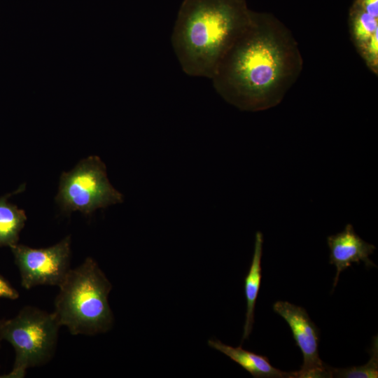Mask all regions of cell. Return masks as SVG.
<instances>
[{
    "label": "cell",
    "mask_w": 378,
    "mask_h": 378,
    "mask_svg": "<svg viewBox=\"0 0 378 378\" xmlns=\"http://www.w3.org/2000/svg\"><path fill=\"white\" fill-rule=\"evenodd\" d=\"M25 189L22 184L12 193L0 197V247L18 244L20 234L25 225L27 216L23 209L8 202L13 194L20 193Z\"/></svg>",
    "instance_id": "12"
},
{
    "label": "cell",
    "mask_w": 378,
    "mask_h": 378,
    "mask_svg": "<svg viewBox=\"0 0 378 378\" xmlns=\"http://www.w3.org/2000/svg\"><path fill=\"white\" fill-rule=\"evenodd\" d=\"M59 325L55 314L26 306L12 318L1 320L0 339L15 350L12 370L3 378H22L30 368L47 363L57 346Z\"/></svg>",
    "instance_id": "4"
},
{
    "label": "cell",
    "mask_w": 378,
    "mask_h": 378,
    "mask_svg": "<svg viewBox=\"0 0 378 378\" xmlns=\"http://www.w3.org/2000/svg\"><path fill=\"white\" fill-rule=\"evenodd\" d=\"M302 67L290 30L269 15L253 13L251 24L226 52L211 80L229 104L259 111L281 103Z\"/></svg>",
    "instance_id": "1"
},
{
    "label": "cell",
    "mask_w": 378,
    "mask_h": 378,
    "mask_svg": "<svg viewBox=\"0 0 378 378\" xmlns=\"http://www.w3.org/2000/svg\"><path fill=\"white\" fill-rule=\"evenodd\" d=\"M330 249V263L336 267L333 288L337 284L340 274L356 262H363L366 267H376L370 255L376 249L374 245L366 242L358 235L352 225L347 224L344 230L327 238Z\"/></svg>",
    "instance_id": "9"
},
{
    "label": "cell",
    "mask_w": 378,
    "mask_h": 378,
    "mask_svg": "<svg viewBox=\"0 0 378 378\" xmlns=\"http://www.w3.org/2000/svg\"><path fill=\"white\" fill-rule=\"evenodd\" d=\"M208 345L228 356L256 378H293V372H286L273 367L264 356L233 347L217 340H209Z\"/></svg>",
    "instance_id": "10"
},
{
    "label": "cell",
    "mask_w": 378,
    "mask_h": 378,
    "mask_svg": "<svg viewBox=\"0 0 378 378\" xmlns=\"http://www.w3.org/2000/svg\"><path fill=\"white\" fill-rule=\"evenodd\" d=\"M10 248L21 285L26 289L41 285L59 286L71 269L69 235L47 248H34L19 244Z\"/></svg>",
    "instance_id": "6"
},
{
    "label": "cell",
    "mask_w": 378,
    "mask_h": 378,
    "mask_svg": "<svg viewBox=\"0 0 378 378\" xmlns=\"http://www.w3.org/2000/svg\"><path fill=\"white\" fill-rule=\"evenodd\" d=\"M263 235L255 233L253 255L248 272L244 279V293L246 300V320L244 326L242 342L246 340L253 329L254 309L262 278L261 258L262 253Z\"/></svg>",
    "instance_id": "11"
},
{
    "label": "cell",
    "mask_w": 378,
    "mask_h": 378,
    "mask_svg": "<svg viewBox=\"0 0 378 378\" xmlns=\"http://www.w3.org/2000/svg\"><path fill=\"white\" fill-rule=\"evenodd\" d=\"M0 323H1V321H0ZM1 340L0 339V342H1Z\"/></svg>",
    "instance_id": "15"
},
{
    "label": "cell",
    "mask_w": 378,
    "mask_h": 378,
    "mask_svg": "<svg viewBox=\"0 0 378 378\" xmlns=\"http://www.w3.org/2000/svg\"><path fill=\"white\" fill-rule=\"evenodd\" d=\"M55 200L65 213L78 211L89 216L98 209L122 202L123 195L109 182L100 158L90 155L62 173Z\"/></svg>",
    "instance_id": "5"
},
{
    "label": "cell",
    "mask_w": 378,
    "mask_h": 378,
    "mask_svg": "<svg viewBox=\"0 0 378 378\" xmlns=\"http://www.w3.org/2000/svg\"><path fill=\"white\" fill-rule=\"evenodd\" d=\"M350 37L368 68L378 75V6L356 0L349 18Z\"/></svg>",
    "instance_id": "8"
},
{
    "label": "cell",
    "mask_w": 378,
    "mask_h": 378,
    "mask_svg": "<svg viewBox=\"0 0 378 378\" xmlns=\"http://www.w3.org/2000/svg\"><path fill=\"white\" fill-rule=\"evenodd\" d=\"M58 287L53 313L71 335H94L111 328L108 297L112 286L93 258L70 269Z\"/></svg>",
    "instance_id": "3"
},
{
    "label": "cell",
    "mask_w": 378,
    "mask_h": 378,
    "mask_svg": "<svg viewBox=\"0 0 378 378\" xmlns=\"http://www.w3.org/2000/svg\"><path fill=\"white\" fill-rule=\"evenodd\" d=\"M369 361L360 366H354L346 368H332L331 367V377L337 378H377L378 377V337L372 339L370 350Z\"/></svg>",
    "instance_id": "13"
},
{
    "label": "cell",
    "mask_w": 378,
    "mask_h": 378,
    "mask_svg": "<svg viewBox=\"0 0 378 378\" xmlns=\"http://www.w3.org/2000/svg\"><path fill=\"white\" fill-rule=\"evenodd\" d=\"M0 298L15 300L19 298L18 290L14 288L9 281L0 274Z\"/></svg>",
    "instance_id": "14"
},
{
    "label": "cell",
    "mask_w": 378,
    "mask_h": 378,
    "mask_svg": "<svg viewBox=\"0 0 378 378\" xmlns=\"http://www.w3.org/2000/svg\"><path fill=\"white\" fill-rule=\"evenodd\" d=\"M252 17L244 0H184L172 34L183 71L211 79Z\"/></svg>",
    "instance_id": "2"
},
{
    "label": "cell",
    "mask_w": 378,
    "mask_h": 378,
    "mask_svg": "<svg viewBox=\"0 0 378 378\" xmlns=\"http://www.w3.org/2000/svg\"><path fill=\"white\" fill-rule=\"evenodd\" d=\"M274 311L281 316L291 329L296 345L303 355L300 370L293 372V378L331 377V367L319 356V332L306 310L287 301H276Z\"/></svg>",
    "instance_id": "7"
}]
</instances>
